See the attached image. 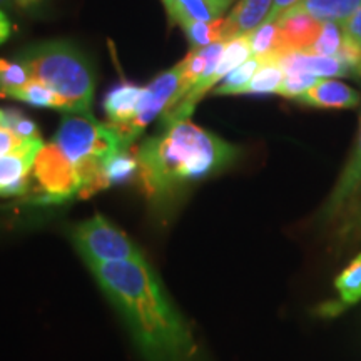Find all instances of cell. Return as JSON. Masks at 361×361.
I'll use <instances>...</instances> for the list:
<instances>
[{
	"mask_svg": "<svg viewBox=\"0 0 361 361\" xmlns=\"http://www.w3.org/2000/svg\"><path fill=\"white\" fill-rule=\"evenodd\" d=\"M89 269L142 361H209L191 324L144 256Z\"/></svg>",
	"mask_w": 361,
	"mask_h": 361,
	"instance_id": "cell-1",
	"label": "cell"
},
{
	"mask_svg": "<svg viewBox=\"0 0 361 361\" xmlns=\"http://www.w3.org/2000/svg\"><path fill=\"white\" fill-rule=\"evenodd\" d=\"M239 147L192 124L180 121L139 144V179L149 200L168 202L186 184L221 173L239 157Z\"/></svg>",
	"mask_w": 361,
	"mask_h": 361,
	"instance_id": "cell-2",
	"label": "cell"
},
{
	"mask_svg": "<svg viewBox=\"0 0 361 361\" xmlns=\"http://www.w3.org/2000/svg\"><path fill=\"white\" fill-rule=\"evenodd\" d=\"M20 62L67 102V114H90L96 74L89 59L67 40H49L27 49Z\"/></svg>",
	"mask_w": 361,
	"mask_h": 361,
	"instance_id": "cell-3",
	"label": "cell"
},
{
	"mask_svg": "<svg viewBox=\"0 0 361 361\" xmlns=\"http://www.w3.org/2000/svg\"><path fill=\"white\" fill-rule=\"evenodd\" d=\"M52 142L72 164L87 157L106 161L128 149L109 123H99L90 114H66Z\"/></svg>",
	"mask_w": 361,
	"mask_h": 361,
	"instance_id": "cell-4",
	"label": "cell"
},
{
	"mask_svg": "<svg viewBox=\"0 0 361 361\" xmlns=\"http://www.w3.org/2000/svg\"><path fill=\"white\" fill-rule=\"evenodd\" d=\"M71 239L87 268L141 258L142 251L123 229L101 214L85 219L72 229Z\"/></svg>",
	"mask_w": 361,
	"mask_h": 361,
	"instance_id": "cell-5",
	"label": "cell"
},
{
	"mask_svg": "<svg viewBox=\"0 0 361 361\" xmlns=\"http://www.w3.org/2000/svg\"><path fill=\"white\" fill-rule=\"evenodd\" d=\"M32 178L40 191L35 201L44 204L62 202L80 191L78 171L54 142L44 144L39 151L32 166Z\"/></svg>",
	"mask_w": 361,
	"mask_h": 361,
	"instance_id": "cell-6",
	"label": "cell"
},
{
	"mask_svg": "<svg viewBox=\"0 0 361 361\" xmlns=\"http://www.w3.org/2000/svg\"><path fill=\"white\" fill-rule=\"evenodd\" d=\"M180 74H183V66L176 64L169 71L162 72L151 84L144 87L142 97L139 101L137 111H135L134 119L124 128L116 129L123 139L124 146L129 149L142 130L147 128L157 116H162V112L168 109L171 101L178 96L180 85Z\"/></svg>",
	"mask_w": 361,
	"mask_h": 361,
	"instance_id": "cell-7",
	"label": "cell"
},
{
	"mask_svg": "<svg viewBox=\"0 0 361 361\" xmlns=\"http://www.w3.org/2000/svg\"><path fill=\"white\" fill-rule=\"evenodd\" d=\"M42 146V139H34L8 154L0 156V196H24L29 189L34 161Z\"/></svg>",
	"mask_w": 361,
	"mask_h": 361,
	"instance_id": "cell-8",
	"label": "cell"
},
{
	"mask_svg": "<svg viewBox=\"0 0 361 361\" xmlns=\"http://www.w3.org/2000/svg\"><path fill=\"white\" fill-rule=\"evenodd\" d=\"M279 27V51L283 54L290 52H310L319 32L322 22H318L310 13L301 11L300 7H293L283 16L278 17ZM279 56V57H281Z\"/></svg>",
	"mask_w": 361,
	"mask_h": 361,
	"instance_id": "cell-9",
	"label": "cell"
},
{
	"mask_svg": "<svg viewBox=\"0 0 361 361\" xmlns=\"http://www.w3.org/2000/svg\"><path fill=\"white\" fill-rule=\"evenodd\" d=\"M361 188V104H360V119H358V133L353 147H351L350 157L343 168L340 178H338L335 188L328 196L322 211H319V223L323 226L335 218L338 211L345 206L353 194Z\"/></svg>",
	"mask_w": 361,
	"mask_h": 361,
	"instance_id": "cell-10",
	"label": "cell"
},
{
	"mask_svg": "<svg viewBox=\"0 0 361 361\" xmlns=\"http://www.w3.org/2000/svg\"><path fill=\"white\" fill-rule=\"evenodd\" d=\"M296 102L314 109H355L361 104V94L340 80L319 79L308 92L298 97Z\"/></svg>",
	"mask_w": 361,
	"mask_h": 361,
	"instance_id": "cell-11",
	"label": "cell"
},
{
	"mask_svg": "<svg viewBox=\"0 0 361 361\" xmlns=\"http://www.w3.org/2000/svg\"><path fill=\"white\" fill-rule=\"evenodd\" d=\"M336 250H348L361 243V188L356 191L345 206L338 211L335 218L324 224Z\"/></svg>",
	"mask_w": 361,
	"mask_h": 361,
	"instance_id": "cell-12",
	"label": "cell"
},
{
	"mask_svg": "<svg viewBox=\"0 0 361 361\" xmlns=\"http://www.w3.org/2000/svg\"><path fill=\"white\" fill-rule=\"evenodd\" d=\"M335 290L336 300L326 301L318 308V314L323 318L341 314L361 301V251L335 278Z\"/></svg>",
	"mask_w": 361,
	"mask_h": 361,
	"instance_id": "cell-13",
	"label": "cell"
},
{
	"mask_svg": "<svg viewBox=\"0 0 361 361\" xmlns=\"http://www.w3.org/2000/svg\"><path fill=\"white\" fill-rule=\"evenodd\" d=\"M273 0H239L224 19V42L245 37L268 20Z\"/></svg>",
	"mask_w": 361,
	"mask_h": 361,
	"instance_id": "cell-14",
	"label": "cell"
},
{
	"mask_svg": "<svg viewBox=\"0 0 361 361\" xmlns=\"http://www.w3.org/2000/svg\"><path fill=\"white\" fill-rule=\"evenodd\" d=\"M276 62L286 75L295 72H308L319 79L348 78V72L338 61V57L316 56L311 52H290L278 57Z\"/></svg>",
	"mask_w": 361,
	"mask_h": 361,
	"instance_id": "cell-15",
	"label": "cell"
},
{
	"mask_svg": "<svg viewBox=\"0 0 361 361\" xmlns=\"http://www.w3.org/2000/svg\"><path fill=\"white\" fill-rule=\"evenodd\" d=\"M142 92L144 87L133 82H121L106 94L102 107L112 128L121 129L134 119Z\"/></svg>",
	"mask_w": 361,
	"mask_h": 361,
	"instance_id": "cell-16",
	"label": "cell"
},
{
	"mask_svg": "<svg viewBox=\"0 0 361 361\" xmlns=\"http://www.w3.org/2000/svg\"><path fill=\"white\" fill-rule=\"evenodd\" d=\"M236 0H173L168 16L178 22H214L223 19Z\"/></svg>",
	"mask_w": 361,
	"mask_h": 361,
	"instance_id": "cell-17",
	"label": "cell"
},
{
	"mask_svg": "<svg viewBox=\"0 0 361 361\" xmlns=\"http://www.w3.org/2000/svg\"><path fill=\"white\" fill-rule=\"evenodd\" d=\"M296 7L322 24L335 22L341 25L361 7V0H301Z\"/></svg>",
	"mask_w": 361,
	"mask_h": 361,
	"instance_id": "cell-18",
	"label": "cell"
},
{
	"mask_svg": "<svg viewBox=\"0 0 361 361\" xmlns=\"http://www.w3.org/2000/svg\"><path fill=\"white\" fill-rule=\"evenodd\" d=\"M251 56L263 64L268 61H276L281 56L279 51V27L276 20H266L258 29L247 34Z\"/></svg>",
	"mask_w": 361,
	"mask_h": 361,
	"instance_id": "cell-19",
	"label": "cell"
},
{
	"mask_svg": "<svg viewBox=\"0 0 361 361\" xmlns=\"http://www.w3.org/2000/svg\"><path fill=\"white\" fill-rule=\"evenodd\" d=\"M251 57L252 56H251V47H250V40H247V35L226 42L223 56L219 59L218 69H216L213 78L207 80L206 84V92H209V90L213 89L219 80H223L229 72H233L236 67L245 64L247 59Z\"/></svg>",
	"mask_w": 361,
	"mask_h": 361,
	"instance_id": "cell-20",
	"label": "cell"
},
{
	"mask_svg": "<svg viewBox=\"0 0 361 361\" xmlns=\"http://www.w3.org/2000/svg\"><path fill=\"white\" fill-rule=\"evenodd\" d=\"M11 99L30 104L35 107H51V109H61L67 114V102L64 97H61L56 90L44 84L42 80L30 79L24 87L12 94Z\"/></svg>",
	"mask_w": 361,
	"mask_h": 361,
	"instance_id": "cell-21",
	"label": "cell"
},
{
	"mask_svg": "<svg viewBox=\"0 0 361 361\" xmlns=\"http://www.w3.org/2000/svg\"><path fill=\"white\" fill-rule=\"evenodd\" d=\"M102 173L107 188L129 183L135 174H139L137 156L130 154L129 149L116 152L114 156L107 157V159L104 161Z\"/></svg>",
	"mask_w": 361,
	"mask_h": 361,
	"instance_id": "cell-22",
	"label": "cell"
},
{
	"mask_svg": "<svg viewBox=\"0 0 361 361\" xmlns=\"http://www.w3.org/2000/svg\"><path fill=\"white\" fill-rule=\"evenodd\" d=\"M180 29L194 49H202L216 42H224V19L214 22H180Z\"/></svg>",
	"mask_w": 361,
	"mask_h": 361,
	"instance_id": "cell-23",
	"label": "cell"
},
{
	"mask_svg": "<svg viewBox=\"0 0 361 361\" xmlns=\"http://www.w3.org/2000/svg\"><path fill=\"white\" fill-rule=\"evenodd\" d=\"M286 78L281 66L276 61L263 62L259 69L256 71L255 78L247 84L245 94H252V96H261V94H278L281 87L283 80Z\"/></svg>",
	"mask_w": 361,
	"mask_h": 361,
	"instance_id": "cell-24",
	"label": "cell"
},
{
	"mask_svg": "<svg viewBox=\"0 0 361 361\" xmlns=\"http://www.w3.org/2000/svg\"><path fill=\"white\" fill-rule=\"evenodd\" d=\"M261 62L256 57L247 59L245 64L236 67L233 72L223 79L218 87L214 89L216 96H236V94H245L247 84L255 78L256 71L259 69Z\"/></svg>",
	"mask_w": 361,
	"mask_h": 361,
	"instance_id": "cell-25",
	"label": "cell"
},
{
	"mask_svg": "<svg viewBox=\"0 0 361 361\" xmlns=\"http://www.w3.org/2000/svg\"><path fill=\"white\" fill-rule=\"evenodd\" d=\"M32 79L22 62H11L0 59V97H12L13 92L24 87Z\"/></svg>",
	"mask_w": 361,
	"mask_h": 361,
	"instance_id": "cell-26",
	"label": "cell"
},
{
	"mask_svg": "<svg viewBox=\"0 0 361 361\" xmlns=\"http://www.w3.org/2000/svg\"><path fill=\"white\" fill-rule=\"evenodd\" d=\"M343 42V29L340 24L335 22H323L322 32H319L318 39L313 47H311V54L324 57H336L340 52Z\"/></svg>",
	"mask_w": 361,
	"mask_h": 361,
	"instance_id": "cell-27",
	"label": "cell"
},
{
	"mask_svg": "<svg viewBox=\"0 0 361 361\" xmlns=\"http://www.w3.org/2000/svg\"><path fill=\"white\" fill-rule=\"evenodd\" d=\"M2 126L4 128L11 129L17 137L22 141H32V139H40L37 124L32 119L22 114L17 109H4L2 116Z\"/></svg>",
	"mask_w": 361,
	"mask_h": 361,
	"instance_id": "cell-28",
	"label": "cell"
},
{
	"mask_svg": "<svg viewBox=\"0 0 361 361\" xmlns=\"http://www.w3.org/2000/svg\"><path fill=\"white\" fill-rule=\"evenodd\" d=\"M318 80L319 78H316L313 74H308V72H295V74H288L286 78H284L278 94L286 99H295L296 101L298 97H301L303 94L308 92V90L313 87Z\"/></svg>",
	"mask_w": 361,
	"mask_h": 361,
	"instance_id": "cell-29",
	"label": "cell"
},
{
	"mask_svg": "<svg viewBox=\"0 0 361 361\" xmlns=\"http://www.w3.org/2000/svg\"><path fill=\"white\" fill-rule=\"evenodd\" d=\"M336 57L348 72V78L361 79V47L345 34H343V42Z\"/></svg>",
	"mask_w": 361,
	"mask_h": 361,
	"instance_id": "cell-30",
	"label": "cell"
},
{
	"mask_svg": "<svg viewBox=\"0 0 361 361\" xmlns=\"http://www.w3.org/2000/svg\"><path fill=\"white\" fill-rule=\"evenodd\" d=\"M25 142H29V141H22V139L17 137V135L13 134L11 129L0 126V156H6V154H8V152L16 151V149L24 146Z\"/></svg>",
	"mask_w": 361,
	"mask_h": 361,
	"instance_id": "cell-31",
	"label": "cell"
},
{
	"mask_svg": "<svg viewBox=\"0 0 361 361\" xmlns=\"http://www.w3.org/2000/svg\"><path fill=\"white\" fill-rule=\"evenodd\" d=\"M341 29L346 37H350L361 47V7L345 22V24H341Z\"/></svg>",
	"mask_w": 361,
	"mask_h": 361,
	"instance_id": "cell-32",
	"label": "cell"
},
{
	"mask_svg": "<svg viewBox=\"0 0 361 361\" xmlns=\"http://www.w3.org/2000/svg\"><path fill=\"white\" fill-rule=\"evenodd\" d=\"M300 2L301 0H273V8H271L268 20H278L279 16H283L284 12L296 7Z\"/></svg>",
	"mask_w": 361,
	"mask_h": 361,
	"instance_id": "cell-33",
	"label": "cell"
},
{
	"mask_svg": "<svg viewBox=\"0 0 361 361\" xmlns=\"http://www.w3.org/2000/svg\"><path fill=\"white\" fill-rule=\"evenodd\" d=\"M11 32H12L11 20H8L6 12L0 11V44H4L8 37H11Z\"/></svg>",
	"mask_w": 361,
	"mask_h": 361,
	"instance_id": "cell-34",
	"label": "cell"
},
{
	"mask_svg": "<svg viewBox=\"0 0 361 361\" xmlns=\"http://www.w3.org/2000/svg\"><path fill=\"white\" fill-rule=\"evenodd\" d=\"M13 2L17 4V6H20V7H24V8H27V7H32V6H37V4L40 2V0H13Z\"/></svg>",
	"mask_w": 361,
	"mask_h": 361,
	"instance_id": "cell-35",
	"label": "cell"
},
{
	"mask_svg": "<svg viewBox=\"0 0 361 361\" xmlns=\"http://www.w3.org/2000/svg\"><path fill=\"white\" fill-rule=\"evenodd\" d=\"M162 4H164L166 11H168V13H169L171 8H173V0H162Z\"/></svg>",
	"mask_w": 361,
	"mask_h": 361,
	"instance_id": "cell-36",
	"label": "cell"
},
{
	"mask_svg": "<svg viewBox=\"0 0 361 361\" xmlns=\"http://www.w3.org/2000/svg\"><path fill=\"white\" fill-rule=\"evenodd\" d=\"M7 4H11V0H0V6H7Z\"/></svg>",
	"mask_w": 361,
	"mask_h": 361,
	"instance_id": "cell-37",
	"label": "cell"
},
{
	"mask_svg": "<svg viewBox=\"0 0 361 361\" xmlns=\"http://www.w3.org/2000/svg\"><path fill=\"white\" fill-rule=\"evenodd\" d=\"M2 116H4V111L0 109V126H2Z\"/></svg>",
	"mask_w": 361,
	"mask_h": 361,
	"instance_id": "cell-38",
	"label": "cell"
}]
</instances>
